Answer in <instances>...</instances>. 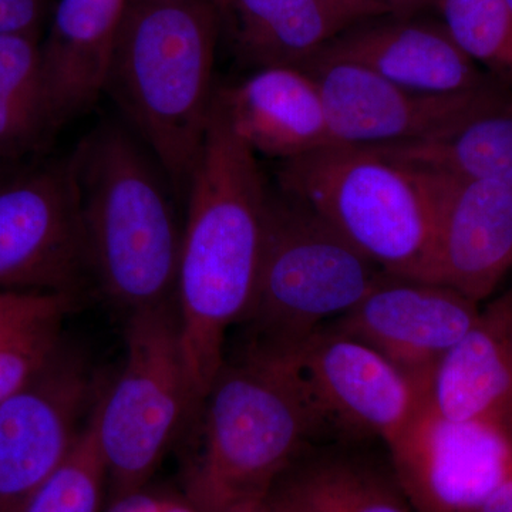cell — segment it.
<instances>
[{
    "label": "cell",
    "mask_w": 512,
    "mask_h": 512,
    "mask_svg": "<svg viewBox=\"0 0 512 512\" xmlns=\"http://www.w3.org/2000/svg\"><path fill=\"white\" fill-rule=\"evenodd\" d=\"M271 187L215 93L210 124L185 195L177 299L195 413L225 359L228 330L254 305Z\"/></svg>",
    "instance_id": "6da1fadb"
},
{
    "label": "cell",
    "mask_w": 512,
    "mask_h": 512,
    "mask_svg": "<svg viewBox=\"0 0 512 512\" xmlns=\"http://www.w3.org/2000/svg\"><path fill=\"white\" fill-rule=\"evenodd\" d=\"M67 161L87 271L103 295L127 313L175 298L183 227L156 158L130 128L104 121Z\"/></svg>",
    "instance_id": "7a4b0ae2"
},
{
    "label": "cell",
    "mask_w": 512,
    "mask_h": 512,
    "mask_svg": "<svg viewBox=\"0 0 512 512\" xmlns=\"http://www.w3.org/2000/svg\"><path fill=\"white\" fill-rule=\"evenodd\" d=\"M220 20L212 0H130L104 93L185 201L217 86Z\"/></svg>",
    "instance_id": "3957f363"
},
{
    "label": "cell",
    "mask_w": 512,
    "mask_h": 512,
    "mask_svg": "<svg viewBox=\"0 0 512 512\" xmlns=\"http://www.w3.org/2000/svg\"><path fill=\"white\" fill-rule=\"evenodd\" d=\"M201 410L200 456L185 481L191 504L268 493L320 436L288 363L247 346L225 357Z\"/></svg>",
    "instance_id": "277c9868"
},
{
    "label": "cell",
    "mask_w": 512,
    "mask_h": 512,
    "mask_svg": "<svg viewBox=\"0 0 512 512\" xmlns=\"http://www.w3.org/2000/svg\"><path fill=\"white\" fill-rule=\"evenodd\" d=\"M276 188L386 274L431 282L433 207L419 171L373 147L329 144L279 161Z\"/></svg>",
    "instance_id": "5b68a950"
},
{
    "label": "cell",
    "mask_w": 512,
    "mask_h": 512,
    "mask_svg": "<svg viewBox=\"0 0 512 512\" xmlns=\"http://www.w3.org/2000/svg\"><path fill=\"white\" fill-rule=\"evenodd\" d=\"M384 274L319 214L271 188L258 289L242 322L245 346L296 348L352 311Z\"/></svg>",
    "instance_id": "8992f818"
},
{
    "label": "cell",
    "mask_w": 512,
    "mask_h": 512,
    "mask_svg": "<svg viewBox=\"0 0 512 512\" xmlns=\"http://www.w3.org/2000/svg\"><path fill=\"white\" fill-rule=\"evenodd\" d=\"M192 414L177 299L128 313L123 367L93 406L107 504L147 488Z\"/></svg>",
    "instance_id": "52a82bcc"
},
{
    "label": "cell",
    "mask_w": 512,
    "mask_h": 512,
    "mask_svg": "<svg viewBox=\"0 0 512 512\" xmlns=\"http://www.w3.org/2000/svg\"><path fill=\"white\" fill-rule=\"evenodd\" d=\"M275 355L298 380L319 434L387 444L409 423L426 394L423 384L382 353L330 325Z\"/></svg>",
    "instance_id": "ba28073f"
},
{
    "label": "cell",
    "mask_w": 512,
    "mask_h": 512,
    "mask_svg": "<svg viewBox=\"0 0 512 512\" xmlns=\"http://www.w3.org/2000/svg\"><path fill=\"white\" fill-rule=\"evenodd\" d=\"M386 447L393 476L416 512H476L512 478V423L446 419L426 394Z\"/></svg>",
    "instance_id": "9c48e42d"
},
{
    "label": "cell",
    "mask_w": 512,
    "mask_h": 512,
    "mask_svg": "<svg viewBox=\"0 0 512 512\" xmlns=\"http://www.w3.org/2000/svg\"><path fill=\"white\" fill-rule=\"evenodd\" d=\"M87 271L67 158L0 171V291H76Z\"/></svg>",
    "instance_id": "30bf717a"
},
{
    "label": "cell",
    "mask_w": 512,
    "mask_h": 512,
    "mask_svg": "<svg viewBox=\"0 0 512 512\" xmlns=\"http://www.w3.org/2000/svg\"><path fill=\"white\" fill-rule=\"evenodd\" d=\"M99 390L94 392L79 355L63 346L49 365L0 402V512L22 511L62 466Z\"/></svg>",
    "instance_id": "8fae6325"
},
{
    "label": "cell",
    "mask_w": 512,
    "mask_h": 512,
    "mask_svg": "<svg viewBox=\"0 0 512 512\" xmlns=\"http://www.w3.org/2000/svg\"><path fill=\"white\" fill-rule=\"evenodd\" d=\"M302 70L318 86L333 144L380 147L426 140L474 109L495 80L458 93L406 89L356 64L313 59Z\"/></svg>",
    "instance_id": "7c38bea8"
},
{
    "label": "cell",
    "mask_w": 512,
    "mask_h": 512,
    "mask_svg": "<svg viewBox=\"0 0 512 512\" xmlns=\"http://www.w3.org/2000/svg\"><path fill=\"white\" fill-rule=\"evenodd\" d=\"M417 171L433 207L431 282L485 301L512 268V188Z\"/></svg>",
    "instance_id": "4fadbf2b"
},
{
    "label": "cell",
    "mask_w": 512,
    "mask_h": 512,
    "mask_svg": "<svg viewBox=\"0 0 512 512\" xmlns=\"http://www.w3.org/2000/svg\"><path fill=\"white\" fill-rule=\"evenodd\" d=\"M480 303L448 286L384 274L352 311L329 323L427 387L431 372L480 318Z\"/></svg>",
    "instance_id": "5bb4252c"
},
{
    "label": "cell",
    "mask_w": 512,
    "mask_h": 512,
    "mask_svg": "<svg viewBox=\"0 0 512 512\" xmlns=\"http://www.w3.org/2000/svg\"><path fill=\"white\" fill-rule=\"evenodd\" d=\"M315 59L356 64L423 93L464 92L491 80L443 23L414 18L386 15L362 20L333 37Z\"/></svg>",
    "instance_id": "9a60e30c"
},
{
    "label": "cell",
    "mask_w": 512,
    "mask_h": 512,
    "mask_svg": "<svg viewBox=\"0 0 512 512\" xmlns=\"http://www.w3.org/2000/svg\"><path fill=\"white\" fill-rule=\"evenodd\" d=\"M130 0H60L42 40L43 107L53 133L104 93Z\"/></svg>",
    "instance_id": "2e32d148"
},
{
    "label": "cell",
    "mask_w": 512,
    "mask_h": 512,
    "mask_svg": "<svg viewBox=\"0 0 512 512\" xmlns=\"http://www.w3.org/2000/svg\"><path fill=\"white\" fill-rule=\"evenodd\" d=\"M217 100L255 154L284 161L333 144L322 96L305 70H256L242 82L217 87Z\"/></svg>",
    "instance_id": "e0dca14e"
},
{
    "label": "cell",
    "mask_w": 512,
    "mask_h": 512,
    "mask_svg": "<svg viewBox=\"0 0 512 512\" xmlns=\"http://www.w3.org/2000/svg\"><path fill=\"white\" fill-rule=\"evenodd\" d=\"M426 400L446 419L512 423V288L437 363Z\"/></svg>",
    "instance_id": "ac0fdd59"
},
{
    "label": "cell",
    "mask_w": 512,
    "mask_h": 512,
    "mask_svg": "<svg viewBox=\"0 0 512 512\" xmlns=\"http://www.w3.org/2000/svg\"><path fill=\"white\" fill-rule=\"evenodd\" d=\"M220 37L252 72L303 69L343 30L359 23L326 0H212Z\"/></svg>",
    "instance_id": "d6986e66"
},
{
    "label": "cell",
    "mask_w": 512,
    "mask_h": 512,
    "mask_svg": "<svg viewBox=\"0 0 512 512\" xmlns=\"http://www.w3.org/2000/svg\"><path fill=\"white\" fill-rule=\"evenodd\" d=\"M373 148L417 170L512 188V92L495 83L473 110L436 136Z\"/></svg>",
    "instance_id": "ffe728a7"
},
{
    "label": "cell",
    "mask_w": 512,
    "mask_h": 512,
    "mask_svg": "<svg viewBox=\"0 0 512 512\" xmlns=\"http://www.w3.org/2000/svg\"><path fill=\"white\" fill-rule=\"evenodd\" d=\"M271 490L298 512H416L392 470L342 453L303 454Z\"/></svg>",
    "instance_id": "44dd1931"
},
{
    "label": "cell",
    "mask_w": 512,
    "mask_h": 512,
    "mask_svg": "<svg viewBox=\"0 0 512 512\" xmlns=\"http://www.w3.org/2000/svg\"><path fill=\"white\" fill-rule=\"evenodd\" d=\"M74 293L0 291V402L52 362Z\"/></svg>",
    "instance_id": "7402d4cb"
},
{
    "label": "cell",
    "mask_w": 512,
    "mask_h": 512,
    "mask_svg": "<svg viewBox=\"0 0 512 512\" xmlns=\"http://www.w3.org/2000/svg\"><path fill=\"white\" fill-rule=\"evenodd\" d=\"M437 10L458 47L512 92V10L507 0H439Z\"/></svg>",
    "instance_id": "603a6c76"
},
{
    "label": "cell",
    "mask_w": 512,
    "mask_h": 512,
    "mask_svg": "<svg viewBox=\"0 0 512 512\" xmlns=\"http://www.w3.org/2000/svg\"><path fill=\"white\" fill-rule=\"evenodd\" d=\"M107 501V471L93 409L69 457L20 512H100Z\"/></svg>",
    "instance_id": "cb8c5ba5"
},
{
    "label": "cell",
    "mask_w": 512,
    "mask_h": 512,
    "mask_svg": "<svg viewBox=\"0 0 512 512\" xmlns=\"http://www.w3.org/2000/svg\"><path fill=\"white\" fill-rule=\"evenodd\" d=\"M42 90L40 32L0 33V96L35 104L45 113Z\"/></svg>",
    "instance_id": "d4e9b609"
},
{
    "label": "cell",
    "mask_w": 512,
    "mask_h": 512,
    "mask_svg": "<svg viewBox=\"0 0 512 512\" xmlns=\"http://www.w3.org/2000/svg\"><path fill=\"white\" fill-rule=\"evenodd\" d=\"M52 134L40 107L0 96V171L28 156Z\"/></svg>",
    "instance_id": "484cf974"
},
{
    "label": "cell",
    "mask_w": 512,
    "mask_h": 512,
    "mask_svg": "<svg viewBox=\"0 0 512 512\" xmlns=\"http://www.w3.org/2000/svg\"><path fill=\"white\" fill-rule=\"evenodd\" d=\"M49 0H0V33L40 32Z\"/></svg>",
    "instance_id": "4316f807"
},
{
    "label": "cell",
    "mask_w": 512,
    "mask_h": 512,
    "mask_svg": "<svg viewBox=\"0 0 512 512\" xmlns=\"http://www.w3.org/2000/svg\"><path fill=\"white\" fill-rule=\"evenodd\" d=\"M107 512H198L187 497L147 493V488L109 505Z\"/></svg>",
    "instance_id": "83f0119b"
},
{
    "label": "cell",
    "mask_w": 512,
    "mask_h": 512,
    "mask_svg": "<svg viewBox=\"0 0 512 512\" xmlns=\"http://www.w3.org/2000/svg\"><path fill=\"white\" fill-rule=\"evenodd\" d=\"M383 10L384 15L394 18H416L426 10H437L439 0H370Z\"/></svg>",
    "instance_id": "f1b7e54d"
},
{
    "label": "cell",
    "mask_w": 512,
    "mask_h": 512,
    "mask_svg": "<svg viewBox=\"0 0 512 512\" xmlns=\"http://www.w3.org/2000/svg\"><path fill=\"white\" fill-rule=\"evenodd\" d=\"M265 494L192 505L197 508L198 512H265Z\"/></svg>",
    "instance_id": "f546056e"
},
{
    "label": "cell",
    "mask_w": 512,
    "mask_h": 512,
    "mask_svg": "<svg viewBox=\"0 0 512 512\" xmlns=\"http://www.w3.org/2000/svg\"><path fill=\"white\" fill-rule=\"evenodd\" d=\"M330 5L336 8L345 10L353 18L362 22V20L370 18H379V16H386L383 10L376 6L370 0H326Z\"/></svg>",
    "instance_id": "4dcf8cb0"
},
{
    "label": "cell",
    "mask_w": 512,
    "mask_h": 512,
    "mask_svg": "<svg viewBox=\"0 0 512 512\" xmlns=\"http://www.w3.org/2000/svg\"><path fill=\"white\" fill-rule=\"evenodd\" d=\"M476 512H512V478L501 485Z\"/></svg>",
    "instance_id": "1f68e13d"
},
{
    "label": "cell",
    "mask_w": 512,
    "mask_h": 512,
    "mask_svg": "<svg viewBox=\"0 0 512 512\" xmlns=\"http://www.w3.org/2000/svg\"><path fill=\"white\" fill-rule=\"evenodd\" d=\"M264 507L265 512H298L291 504L286 503L284 498L279 497L272 490L265 494Z\"/></svg>",
    "instance_id": "d6a6232c"
},
{
    "label": "cell",
    "mask_w": 512,
    "mask_h": 512,
    "mask_svg": "<svg viewBox=\"0 0 512 512\" xmlns=\"http://www.w3.org/2000/svg\"><path fill=\"white\" fill-rule=\"evenodd\" d=\"M508 5H510V8L512 10V0H507Z\"/></svg>",
    "instance_id": "836d02e7"
}]
</instances>
